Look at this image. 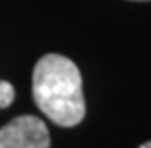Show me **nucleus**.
<instances>
[{
    "label": "nucleus",
    "mask_w": 151,
    "mask_h": 148,
    "mask_svg": "<svg viewBox=\"0 0 151 148\" xmlns=\"http://www.w3.org/2000/svg\"><path fill=\"white\" fill-rule=\"evenodd\" d=\"M31 91L37 108L58 127H76L83 121V83L70 58L45 54L35 64Z\"/></svg>",
    "instance_id": "nucleus-1"
},
{
    "label": "nucleus",
    "mask_w": 151,
    "mask_h": 148,
    "mask_svg": "<svg viewBox=\"0 0 151 148\" xmlns=\"http://www.w3.org/2000/svg\"><path fill=\"white\" fill-rule=\"evenodd\" d=\"M0 148H50V135L37 115H18L0 127Z\"/></svg>",
    "instance_id": "nucleus-2"
},
{
    "label": "nucleus",
    "mask_w": 151,
    "mask_h": 148,
    "mask_svg": "<svg viewBox=\"0 0 151 148\" xmlns=\"http://www.w3.org/2000/svg\"><path fill=\"white\" fill-rule=\"evenodd\" d=\"M16 98V91H14V85L8 81H2L0 79V110L8 108L10 104Z\"/></svg>",
    "instance_id": "nucleus-3"
},
{
    "label": "nucleus",
    "mask_w": 151,
    "mask_h": 148,
    "mask_svg": "<svg viewBox=\"0 0 151 148\" xmlns=\"http://www.w3.org/2000/svg\"><path fill=\"white\" fill-rule=\"evenodd\" d=\"M138 148H151V140H147V142H143L142 146H138Z\"/></svg>",
    "instance_id": "nucleus-4"
},
{
    "label": "nucleus",
    "mask_w": 151,
    "mask_h": 148,
    "mask_svg": "<svg viewBox=\"0 0 151 148\" xmlns=\"http://www.w3.org/2000/svg\"><path fill=\"white\" fill-rule=\"evenodd\" d=\"M132 2H149V0H132Z\"/></svg>",
    "instance_id": "nucleus-5"
}]
</instances>
